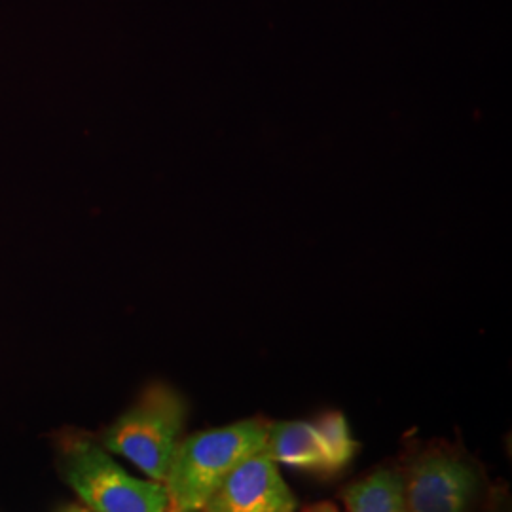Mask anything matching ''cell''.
I'll return each instance as SVG.
<instances>
[{
  "mask_svg": "<svg viewBox=\"0 0 512 512\" xmlns=\"http://www.w3.org/2000/svg\"><path fill=\"white\" fill-rule=\"evenodd\" d=\"M317 433L321 435L323 442L329 448L330 458L334 463V469L340 471L348 465L353 456L357 454V442L349 431L348 420L342 412H327L319 420L313 423Z\"/></svg>",
  "mask_w": 512,
  "mask_h": 512,
  "instance_id": "obj_8",
  "label": "cell"
},
{
  "mask_svg": "<svg viewBox=\"0 0 512 512\" xmlns=\"http://www.w3.org/2000/svg\"><path fill=\"white\" fill-rule=\"evenodd\" d=\"M268 423L243 420L181 440L165 475L167 512H202L245 459L264 450Z\"/></svg>",
  "mask_w": 512,
  "mask_h": 512,
  "instance_id": "obj_1",
  "label": "cell"
},
{
  "mask_svg": "<svg viewBox=\"0 0 512 512\" xmlns=\"http://www.w3.org/2000/svg\"><path fill=\"white\" fill-rule=\"evenodd\" d=\"M202 512H296V497L264 450L232 471Z\"/></svg>",
  "mask_w": 512,
  "mask_h": 512,
  "instance_id": "obj_5",
  "label": "cell"
},
{
  "mask_svg": "<svg viewBox=\"0 0 512 512\" xmlns=\"http://www.w3.org/2000/svg\"><path fill=\"white\" fill-rule=\"evenodd\" d=\"M186 403L164 384L150 385L139 401L107 429L103 444L129 459L145 475L164 484L171 458L181 442Z\"/></svg>",
  "mask_w": 512,
  "mask_h": 512,
  "instance_id": "obj_2",
  "label": "cell"
},
{
  "mask_svg": "<svg viewBox=\"0 0 512 512\" xmlns=\"http://www.w3.org/2000/svg\"><path fill=\"white\" fill-rule=\"evenodd\" d=\"M63 476L93 512H167L162 482L129 475L90 440L76 439L65 448Z\"/></svg>",
  "mask_w": 512,
  "mask_h": 512,
  "instance_id": "obj_3",
  "label": "cell"
},
{
  "mask_svg": "<svg viewBox=\"0 0 512 512\" xmlns=\"http://www.w3.org/2000/svg\"><path fill=\"white\" fill-rule=\"evenodd\" d=\"M304 512H340L334 505H330V503H317V505H313L310 509H306Z\"/></svg>",
  "mask_w": 512,
  "mask_h": 512,
  "instance_id": "obj_9",
  "label": "cell"
},
{
  "mask_svg": "<svg viewBox=\"0 0 512 512\" xmlns=\"http://www.w3.org/2000/svg\"><path fill=\"white\" fill-rule=\"evenodd\" d=\"M61 512H92V511H86V509H80V507H67L65 511Z\"/></svg>",
  "mask_w": 512,
  "mask_h": 512,
  "instance_id": "obj_10",
  "label": "cell"
},
{
  "mask_svg": "<svg viewBox=\"0 0 512 512\" xmlns=\"http://www.w3.org/2000/svg\"><path fill=\"white\" fill-rule=\"evenodd\" d=\"M348 512H406L404 476L393 469H380L344 492Z\"/></svg>",
  "mask_w": 512,
  "mask_h": 512,
  "instance_id": "obj_7",
  "label": "cell"
},
{
  "mask_svg": "<svg viewBox=\"0 0 512 512\" xmlns=\"http://www.w3.org/2000/svg\"><path fill=\"white\" fill-rule=\"evenodd\" d=\"M476 492L475 469L446 452L423 454L404 476L406 512H471Z\"/></svg>",
  "mask_w": 512,
  "mask_h": 512,
  "instance_id": "obj_4",
  "label": "cell"
},
{
  "mask_svg": "<svg viewBox=\"0 0 512 512\" xmlns=\"http://www.w3.org/2000/svg\"><path fill=\"white\" fill-rule=\"evenodd\" d=\"M264 452L277 465L323 475L336 473L329 448L310 421L270 423Z\"/></svg>",
  "mask_w": 512,
  "mask_h": 512,
  "instance_id": "obj_6",
  "label": "cell"
}]
</instances>
